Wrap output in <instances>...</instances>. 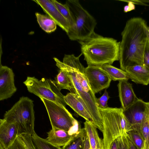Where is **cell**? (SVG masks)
<instances>
[{
  "label": "cell",
  "instance_id": "6da1fadb",
  "mask_svg": "<svg viewBox=\"0 0 149 149\" xmlns=\"http://www.w3.org/2000/svg\"><path fill=\"white\" fill-rule=\"evenodd\" d=\"M82 55L76 56L73 54H65L62 62L56 58L54 59L56 66L67 72L74 87L75 94L81 98L88 110L93 124L102 132V120L97 106L96 97L93 92L85 76V68L79 61Z\"/></svg>",
  "mask_w": 149,
  "mask_h": 149
},
{
  "label": "cell",
  "instance_id": "7a4b0ae2",
  "mask_svg": "<svg viewBox=\"0 0 149 149\" xmlns=\"http://www.w3.org/2000/svg\"><path fill=\"white\" fill-rule=\"evenodd\" d=\"M146 22L142 18H132L126 22L122 32L119 61L120 68L124 71L127 67L143 65V52L148 39L144 29Z\"/></svg>",
  "mask_w": 149,
  "mask_h": 149
},
{
  "label": "cell",
  "instance_id": "3957f363",
  "mask_svg": "<svg viewBox=\"0 0 149 149\" xmlns=\"http://www.w3.org/2000/svg\"><path fill=\"white\" fill-rule=\"evenodd\" d=\"M81 54L88 65L97 66L119 61L120 42L112 38L104 37L94 32L78 41Z\"/></svg>",
  "mask_w": 149,
  "mask_h": 149
},
{
  "label": "cell",
  "instance_id": "277c9868",
  "mask_svg": "<svg viewBox=\"0 0 149 149\" xmlns=\"http://www.w3.org/2000/svg\"><path fill=\"white\" fill-rule=\"evenodd\" d=\"M98 108L103 122L104 149H109L111 143L117 138L127 134L132 125L122 108Z\"/></svg>",
  "mask_w": 149,
  "mask_h": 149
},
{
  "label": "cell",
  "instance_id": "5b68a950",
  "mask_svg": "<svg viewBox=\"0 0 149 149\" xmlns=\"http://www.w3.org/2000/svg\"><path fill=\"white\" fill-rule=\"evenodd\" d=\"M65 4L73 22V26L66 33L69 38L78 41L91 36L94 32L97 24L95 18L83 8L79 0H67Z\"/></svg>",
  "mask_w": 149,
  "mask_h": 149
},
{
  "label": "cell",
  "instance_id": "8992f818",
  "mask_svg": "<svg viewBox=\"0 0 149 149\" xmlns=\"http://www.w3.org/2000/svg\"><path fill=\"white\" fill-rule=\"evenodd\" d=\"M33 107V101L23 96L5 113L4 119L17 125L18 136L24 134L32 135L35 132Z\"/></svg>",
  "mask_w": 149,
  "mask_h": 149
},
{
  "label": "cell",
  "instance_id": "52a82bcc",
  "mask_svg": "<svg viewBox=\"0 0 149 149\" xmlns=\"http://www.w3.org/2000/svg\"><path fill=\"white\" fill-rule=\"evenodd\" d=\"M23 83L30 93L40 98H44L63 106H65L63 97L54 80L42 78L39 80L35 77H28Z\"/></svg>",
  "mask_w": 149,
  "mask_h": 149
},
{
  "label": "cell",
  "instance_id": "ba28073f",
  "mask_svg": "<svg viewBox=\"0 0 149 149\" xmlns=\"http://www.w3.org/2000/svg\"><path fill=\"white\" fill-rule=\"evenodd\" d=\"M40 99L46 107L52 128L68 131L78 121L65 106L44 98Z\"/></svg>",
  "mask_w": 149,
  "mask_h": 149
},
{
  "label": "cell",
  "instance_id": "9c48e42d",
  "mask_svg": "<svg viewBox=\"0 0 149 149\" xmlns=\"http://www.w3.org/2000/svg\"><path fill=\"white\" fill-rule=\"evenodd\" d=\"M84 72L95 94L109 87L111 80L107 73L99 66L88 65L85 68Z\"/></svg>",
  "mask_w": 149,
  "mask_h": 149
},
{
  "label": "cell",
  "instance_id": "30bf717a",
  "mask_svg": "<svg viewBox=\"0 0 149 149\" xmlns=\"http://www.w3.org/2000/svg\"><path fill=\"white\" fill-rule=\"evenodd\" d=\"M123 113L132 127H139L149 119L147 102L139 99L128 108L123 110Z\"/></svg>",
  "mask_w": 149,
  "mask_h": 149
},
{
  "label": "cell",
  "instance_id": "8fae6325",
  "mask_svg": "<svg viewBox=\"0 0 149 149\" xmlns=\"http://www.w3.org/2000/svg\"><path fill=\"white\" fill-rule=\"evenodd\" d=\"M14 74L12 69L1 65L0 67V100L11 97L16 91Z\"/></svg>",
  "mask_w": 149,
  "mask_h": 149
},
{
  "label": "cell",
  "instance_id": "7c38bea8",
  "mask_svg": "<svg viewBox=\"0 0 149 149\" xmlns=\"http://www.w3.org/2000/svg\"><path fill=\"white\" fill-rule=\"evenodd\" d=\"M18 136V128L14 123L4 119L0 121V147L7 149Z\"/></svg>",
  "mask_w": 149,
  "mask_h": 149
},
{
  "label": "cell",
  "instance_id": "4fadbf2b",
  "mask_svg": "<svg viewBox=\"0 0 149 149\" xmlns=\"http://www.w3.org/2000/svg\"><path fill=\"white\" fill-rule=\"evenodd\" d=\"M40 5L43 11L67 33L69 29L68 20L62 15L51 0H33Z\"/></svg>",
  "mask_w": 149,
  "mask_h": 149
},
{
  "label": "cell",
  "instance_id": "5bb4252c",
  "mask_svg": "<svg viewBox=\"0 0 149 149\" xmlns=\"http://www.w3.org/2000/svg\"><path fill=\"white\" fill-rule=\"evenodd\" d=\"M118 87L121 108L125 110L133 104L138 98L134 93L132 84L127 81H119Z\"/></svg>",
  "mask_w": 149,
  "mask_h": 149
},
{
  "label": "cell",
  "instance_id": "9a60e30c",
  "mask_svg": "<svg viewBox=\"0 0 149 149\" xmlns=\"http://www.w3.org/2000/svg\"><path fill=\"white\" fill-rule=\"evenodd\" d=\"M63 99L66 104L69 106L79 115L84 118L86 120L93 123V119L88 110L79 95L70 93L64 96Z\"/></svg>",
  "mask_w": 149,
  "mask_h": 149
},
{
  "label": "cell",
  "instance_id": "2e32d148",
  "mask_svg": "<svg viewBox=\"0 0 149 149\" xmlns=\"http://www.w3.org/2000/svg\"><path fill=\"white\" fill-rule=\"evenodd\" d=\"M125 71L129 78L135 83L145 85L149 84V69L144 65L127 67Z\"/></svg>",
  "mask_w": 149,
  "mask_h": 149
},
{
  "label": "cell",
  "instance_id": "e0dca14e",
  "mask_svg": "<svg viewBox=\"0 0 149 149\" xmlns=\"http://www.w3.org/2000/svg\"><path fill=\"white\" fill-rule=\"evenodd\" d=\"M47 134L48 141L59 147L65 145L75 136L70 135L68 131L56 128H52Z\"/></svg>",
  "mask_w": 149,
  "mask_h": 149
},
{
  "label": "cell",
  "instance_id": "ac0fdd59",
  "mask_svg": "<svg viewBox=\"0 0 149 149\" xmlns=\"http://www.w3.org/2000/svg\"><path fill=\"white\" fill-rule=\"evenodd\" d=\"M84 128L89 139L91 149H104L102 139L100 137L97 128L92 122L86 120Z\"/></svg>",
  "mask_w": 149,
  "mask_h": 149
},
{
  "label": "cell",
  "instance_id": "d6986e66",
  "mask_svg": "<svg viewBox=\"0 0 149 149\" xmlns=\"http://www.w3.org/2000/svg\"><path fill=\"white\" fill-rule=\"evenodd\" d=\"M54 81L59 90L65 89L70 93L75 94L74 86L67 72L63 70L60 69Z\"/></svg>",
  "mask_w": 149,
  "mask_h": 149
},
{
  "label": "cell",
  "instance_id": "ffe728a7",
  "mask_svg": "<svg viewBox=\"0 0 149 149\" xmlns=\"http://www.w3.org/2000/svg\"><path fill=\"white\" fill-rule=\"evenodd\" d=\"M99 66L107 73L111 80L127 81L129 79L125 71L117 68L111 64H106Z\"/></svg>",
  "mask_w": 149,
  "mask_h": 149
},
{
  "label": "cell",
  "instance_id": "44dd1931",
  "mask_svg": "<svg viewBox=\"0 0 149 149\" xmlns=\"http://www.w3.org/2000/svg\"><path fill=\"white\" fill-rule=\"evenodd\" d=\"M86 136L85 130L82 128L80 132L61 147V149H83Z\"/></svg>",
  "mask_w": 149,
  "mask_h": 149
},
{
  "label": "cell",
  "instance_id": "7402d4cb",
  "mask_svg": "<svg viewBox=\"0 0 149 149\" xmlns=\"http://www.w3.org/2000/svg\"><path fill=\"white\" fill-rule=\"evenodd\" d=\"M35 15L40 26L46 32L50 33L56 29V23L48 15H44L38 13H36Z\"/></svg>",
  "mask_w": 149,
  "mask_h": 149
},
{
  "label": "cell",
  "instance_id": "603a6c76",
  "mask_svg": "<svg viewBox=\"0 0 149 149\" xmlns=\"http://www.w3.org/2000/svg\"><path fill=\"white\" fill-rule=\"evenodd\" d=\"M127 136L129 139L138 149H143L145 147V143L139 127H132L127 133Z\"/></svg>",
  "mask_w": 149,
  "mask_h": 149
},
{
  "label": "cell",
  "instance_id": "cb8c5ba5",
  "mask_svg": "<svg viewBox=\"0 0 149 149\" xmlns=\"http://www.w3.org/2000/svg\"><path fill=\"white\" fill-rule=\"evenodd\" d=\"M33 142L37 149H61V147L55 146L49 143L47 140L38 136L36 133L31 135Z\"/></svg>",
  "mask_w": 149,
  "mask_h": 149
},
{
  "label": "cell",
  "instance_id": "d4e9b609",
  "mask_svg": "<svg viewBox=\"0 0 149 149\" xmlns=\"http://www.w3.org/2000/svg\"><path fill=\"white\" fill-rule=\"evenodd\" d=\"M51 1L62 15L68 21L69 24V29L73 26V22L68 6L65 3L62 4L55 0Z\"/></svg>",
  "mask_w": 149,
  "mask_h": 149
},
{
  "label": "cell",
  "instance_id": "484cf974",
  "mask_svg": "<svg viewBox=\"0 0 149 149\" xmlns=\"http://www.w3.org/2000/svg\"><path fill=\"white\" fill-rule=\"evenodd\" d=\"M139 129L144 139L145 148L149 149V119L140 125Z\"/></svg>",
  "mask_w": 149,
  "mask_h": 149
},
{
  "label": "cell",
  "instance_id": "4316f807",
  "mask_svg": "<svg viewBox=\"0 0 149 149\" xmlns=\"http://www.w3.org/2000/svg\"><path fill=\"white\" fill-rule=\"evenodd\" d=\"M118 149H130L127 134L119 136L116 139Z\"/></svg>",
  "mask_w": 149,
  "mask_h": 149
},
{
  "label": "cell",
  "instance_id": "83f0119b",
  "mask_svg": "<svg viewBox=\"0 0 149 149\" xmlns=\"http://www.w3.org/2000/svg\"><path fill=\"white\" fill-rule=\"evenodd\" d=\"M109 97L108 93L105 89L101 97L99 98H96V102L98 107L105 109L108 107L107 103Z\"/></svg>",
  "mask_w": 149,
  "mask_h": 149
},
{
  "label": "cell",
  "instance_id": "f1b7e54d",
  "mask_svg": "<svg viewBox=\"0 0 149 149\" xmlns=\"http://www.w3.org/2000/svg\"><path fill=\"white\" fill-rule=\"evenodd\" d=\"M0 149H4L0 147ZM7 149H26L20 136H18L14 143Z\"/></svg>",
  "mask_w": 149,
  "mask_h": 149
},
{
  "label": "cell",
  "instance_id": "f546056e",
  "mask_svg": "<svg viewBox=\"0 0 149 149\" xmlns=\"http://www.w3.org/2000/svg\"><path fill=\"white\" fill-rule=\"evenodd\" d=\"M143 65L149 69V40L147 39L143 54Z\"/></svg>",
  "mask_w": 149,
  "mask_h": 149
},
{
  "label": "cell",
  "instance_id": "4dcf8cb0",
  "mask_svg": "<svg viewBox=\"0 0 149 149\" xmlns=\"http://www.w3.org/2000/svg\"><path fill=\"white\" fill-rule=\"evenodd\" d=\"M120 1L128 3L127 5L125 6L124 7L123 11L124 12L127 13L135 9V4L129 1L128 0H121Z\"/></svg>",
  "mask_w": 149,
  "mask_h": 149
},
{
  "label": "cell",
  "instance_id": "1f68e13d",
  "mask_svg": "<svg viewBox=\"0 0 149 149\" xmlns=\"http://www.w3.org/2000/svg\"><path fill=\"white\" fill-rule=\"evenodd\" d=\"M129 1L131 2L134 4L149 6L148 4L143 2L142 0H128Z\"/></svg>",
  "mask_w": 149,
  "mask_h": 149
},
{
  "label": "cell",
  "instance_id": "d6a6232c",
  "mask_svg": "<svg viewBox=\"0 0 149 149\" xmlns=\"http://www.w3.org/2000/svg\"><path fill=\"white\" fill-rule=\"evenodd\" d=\"M83 149H91L88 138L87 134V136L85 141Z\"/></svg>",
  "mask_w": 149,
  "mask_h": 149
},
{
  "label": "cell",
  "instance_id": "836d02e7",
  "mask_svg": "<svg viewBox=\"0 0 149 149\" xmlns=\"http://www.w3.org/2000/svg\"><path fill=\"white\" fill-rule=\"evenodd\" d=\"M144 29L145 34L148 39L149 40V26L147 25L146 22L144 25Z\"/></svg>",
  "mask_w": 149,
  "mask_h": 149
},
{
  "label": "cell",
  "instance_id": "e575fe53",
  "mask_svg": "<svg viewBox=\"0 0 149 149\" xmlns=\"http://www.w3.org/2000/svg\"><path fill=\"white\" fill-rule=\"evenodd\" d=\"M109 149H118L116 140L114 141L111 144Z\"/></svg>",
  "mask_w": 149,
  "mask_h": 149
},
{
  "label": "cell",
  "instance_id": "d590c367",
  "mask_svg": "<svg viewBox=\"0 0 149 149\" xmlns=\"http://www.w3.org/2000/svg\"><path fill=\"white\" fill-rule=\"evenodd\" d=\"M129 142L130 144V149H138L133 144V143L130 140Z\"/></svg>",
  "mask_w": 149,
  "mask_h": 149
},
{
  "label": "cell",
  "instance_id": "8d00e7d4",
  "mask_svg": "<svg viewBox=\"0 0 149 149\" xmlns=\"http://www.w3.org/2000/svg\"><path fill=\"white\" fill-rule=\"evenodd\" d=\"M147 110H148V116L149 117V102H147Z\"/></svg>",
  "mask_w": 149,
  "mask_h": 149
},
{
  "label": "cell",
  "instance_id": "74e56055",
  "mask_svg": "<svg viewBox=\"0 0 149 149\" xmlns=\"http://www.w3.org/2000/svg\"><path fill=\"white\" fill-rule=\"evenodd\" d=\"M143 149H146V148L145 147L144 148H143Z\"/></svg>",
  "mask_w": 149,
  "mask_h": 149
}]
</instances>
